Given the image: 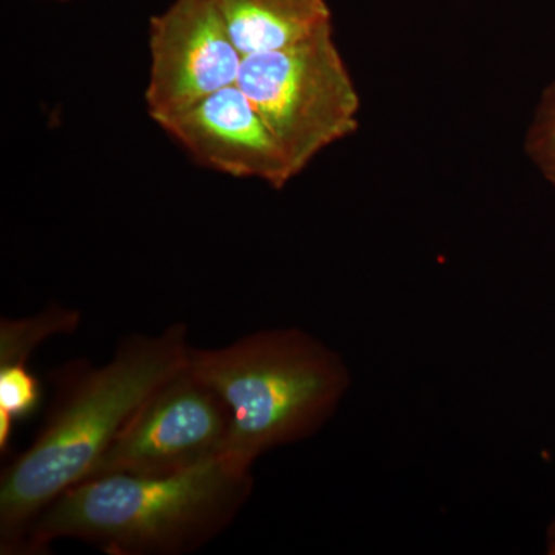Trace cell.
Wrapping results in <instances>:
<instances>
[{
  "label": "cell",
  "mask_w": 555,
  "mask_h": 555,
  "mask_svg": "<svg viewBox=\"0 0 555 555\" xmlns=\"http://www.w3.org/2000/svg\"><path fill=\"white\" fill-rule=\"evenodd\" d=\"M188 337L184 323L158 335H127L102 366L75 360L51 372L54 393L46 422L0 477V554L24 553L40 513L87 480L137 409L188 366Z\"/></svg>",
  "instance_id": "1"
},
{
  "label": "cell",
  "mask_w": 555,
  "mask_h": 555,
  "mask_svg": "<svg viewBox=\"0 0 555 555\" xmlns=\"http://www.w3.org/2000/svg\"><path fill=\"white\" fill-rule=\"evenodd\" d=\"M224 456L167 477L108 474L62 492L33 521L22 555L80 540L112 555L193 554L233 524L254 492Z\"/></svg>",
  "instance_id": "2"
},
{
  "label": "cell",
  "mask_w": 555,
  "mask_h": 555,
  "mask_svg": "<svg viewBox=\"0 0 555 555\" xmlns=\"http://www.w3.org/2000/svg\"><path fill=\"white\" fill-rule=\"evenodd\" d=\"M188 369L228 403L224 459L247 470L266 452L315 436L352 383L343 357L297 327L261 328L217 349L190 346Z\"/></svg>",
  "instance_id": "3"
},
{
  "label": "cell",
  "mask_w": 555,
  "mask_h": 555,
  "mask_svg": "<svg viewBox=\"0 0 555 555\" xmlns=\"http://www.w3.org/2000/svg\"><path fill=\"white\" fill-rule=\"evenodd\" d=\"M236 83L276 139L294 178L360 127V94L332 24L287 49L244 56Z\"/></svg>",
  "instance_id": "4"
},
{
  "label": "cell",
  "mask_w": 555,
  "mask_h": 555,
  "mask_svg": "<svg viewBox=\"0 0 555 555\" xmlns=\"http://www.w3.org/2000/svg\"><path fill=\"white\" fill-rule=\"evenodd\" d=\"M230 427L228 403L185 366L137 409L87 480L185 473L224 456Z\"/></svg>",
  "instance_id": "5"
},
{
  "label": "cell",
  "mask_w": 555,
  "mask_h": 555,
  "mask_svg": "<svg viewBox=\"0 0 555 555\" xmlns=\"http://www.w3.org/2000/svg\"><path fill=\"white\" fill-rule=\"evenodd\" d=\"M150 118H170L238 80L243 54L211 0H173L150 20Z\"/></svg>",
  "instance_id": "6"
},
{
  "label": "cell",
  "mask_w": 555,
  "mask_h": 555,
  "mask_svg": "<svg viewBox=\"0 0 555 555\" xmlns=\"http://www.w3.org/2000/svg\"><path fill=\"white\" fill-rule=\"evenodd\" d=\"M158 126L207 169L259 179L275 190L294 179L283 150L238 83L215 91Z\"/></svg>",
  "instance_id": "7"
},
{
  "label": "cell",
  "mask_w": 555,
  "mask_h": 555,
  "mask_svg": "<svg viewBox=\"0 0 555 555\" xmlns=\"http://www.w3.org/2000/svg\"><path fill=\"white\" fill-rule=\"evenodd\" d=\"M244 56L287 49L332 24L326 0H211Z\"/></svg>",
  "instance_id": "8"
},
{
  "label": "cell",
  "mask_w": 555,
  "mask_h": 555,
  "mask_svg": "<svg viewBox=\"0 0 555 555\" xmlns=\"http://www.w3.org/2000/svg\"><path fill=\"white\" fill-rule=\"evenodd\" d=\"M82 321L79 310L50 305L36 315L0 320V367L27 366L35 350L56 335L73 334Z\"/></svg>",
  "instance_id": "9"
},
{
  "label": "cell",
  "mask_w": 555,
  "mask_h": 555,
  "mask_svg": "<svg viewBox=\"0 0 555 555\" xmlns=\"http://www.w3.org/2000/svg\"><path fill=\"white\" fill-rule=\"evenodd\" d=\"M39 379L27 366L0 367V452L10 449L11 433L17 420L27 418L39 408Z\"/></svg>",
  "instance_id": "10"
},
{
  "label": "cell",
  "mask_w": 555,
  "mask_h": 555,
  "mask_svg": "<svg viewBox=\"0 0 555 555\" xmlns=\"http://www.w3.org/2000/svg\"><path fill=\"white\" fill-rule=\"evenodd\" d=\"M525 153L555 188V80L543 90L525 137Z\"/></svg>",
  "instance_id": "11"
},
{
  "label": "cell",
  "mask_w": 555,
  "mask_h": 555,
  "mask_svg": "<svg viewBox=\"0 0 555 555\" xmlns=\"http://www.w3.org/2000/svg\"><path fill=\"white\" fill-rule=\"evenodd\" d=\"M547 553L555 555V521L547 531Z\"/></svg>",
  "instance_id": "12"
},
{
  "label": "cell",
  "mask_w": 555,
  "mask_h": 555,
  "mask_svg": "<svg viewBox=\"0 0 555 555\" xmlns=\"http://www.w3.org/2000/svg\"><path fill=\"white\" fill-rule=\"evenodd\" d=\"M60 2H67V0H60Z\"/></svg>",
  "instance_id": "13"
}]
</instances>
